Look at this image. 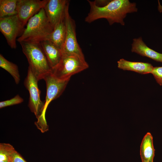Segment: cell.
Segmentation results:
<instances>
[{"label": "cell", "instance_id": "8fae6325", "mask_svg": "<svg viewBox=\"0 0 162 162\" xmlns=\"http://www.w3.org/2000/svg\"><path fill=\"white\" fill-rule=\"evenodd\" d=\"M40 43L53 70L58 65L62 58V50L47 40H43Z\"/></svg>", "mask_w": 162, "mask_h": 162}, {"label": "cell", "instance_id": "277c9868", "mask_svg": "<svg viewBox=\"0 0 162 162\" xmlns=\"http://www.w3.org/2000/svg\"><path fill=\"white\" fill-rule=\"evenodd\" d=\"M88 67L84 57L75 55H62L60 62L52 70V73L59 79L70 80L72 75L86 69Z\"/></svg>", "mask_w": 162, "mask_h": 162}, {"label": "cell", "instance_id": "d6986e66", "mask_svg": "<svg viewBox=\"0 0 162 162\" xmlns=\"http://www.w3.org/2000/svg\"><path fill=\"white\" fill-rule=\"evenodd\" d=\"M23 100V99L17 94L10 100L0 102V108L19 104L22 103Z\"/></svg>", "mask_w": 162, "mask_h": 162}, {"label": "cell", "instance_id": "ac0fdd59", "mask_svg": "<svg viewBox=\"0 0 162 162\" xmlns=\"http://www.w3.org/2000/svg\"><path fill=\"white\" fill-rule=\"evenodd\" d=\"M13 146L8 143L0 144V162H9L11 156L15 150Z\"/></svg>", "mask_w": 162, "mask_h": 162}, {"label": "cell", "instance_id": "9c48e42d", "mask_svg": "<svg viewBox=\"0 0 162 162\" xmlns=\"http://www.w3.org/2000/svg\"><path fill=\"white\" fill-rule=\"evenodd\" d=\"M48 0H18L17 15L24 26L32 17L44 8Z\"/></svg>", "mask_w": 162, "mask_h": 162}, {"label": "cell", "instance_id": "5b68a950", "mask_svg": "<svg viewBox=\"0 0 162 162\" xmlns=\"http://www.w3.org/2000/svg\"><path fill=\"white\" fill-rule=\"evenodd\" d=\"M38 80L28 66L27 76L24 81V85L29 94L28 106L38 119L42 114L45 102L40 99V91L38 86Z\"/></svg>", "mask_w": 162, "mask_h": 162}, {"label": "cell", "instance_id": "30bf717a", "mask_svg": "<svg viewBox=\"0 0 162 162\" xmlns=\"http://www.w3.org/2000/svg\"><path fill=\"white\" fill-rule=\"evenodd\" d=\"M69 2L67 0H48L44 9L54 28L65 17L66 10L69 8Z\"/></svg>", "mask_w": 162, "mask_h": 162}, {"label": "cell", "instance_id": "7c38bea8", "mask_svg": "<svg viewBox=\"0 0 162 162\" xmlns=\"http://www.w3.org/2000/svg\"><path fill=\"white\" fill-rule=\"evenodd\" d=\"M131 45L132 52L162 63V54L148 47L143 41L141 37L133 39Z\"/></svg>", "mask_w": 162, "mask_h": 162}, {"label": "cell", "instance_id": "9a60e30c", "mask_svg": "<svg viewBox=\"0 0 162 162\" xmlns=\"http://www.w3.org/2000/svg\"><path fill=\"white\" fill-rule=\"evenodd\" d=\"M65 17L54 28L52 32L46 39L50 41L61 50L64 43L66 34Z\"/></svg>", "mask_w": 162, "mask_h": 162}, {"label": "cell", "instance_id": "8992f818", "mask_svg": "<svg viewBox=\"0 0 162 162\" xmlns=\"http://www.w3.org/2000/svg\"><path fill=\"white\" fill-rule=\"evenodd\" d=\"M46 85V94L45 106L42 115L38 119L43 123L46 122L45 112L48 105L52 100L58 98L65 89L70 80H61L56 77L52 72L46 74L44 77Z\"/></svg>", "mask_w": 162, "mask_h": 162}, {"label": "cell", "instance_id": "6da1fadb", "mask_svg": "<svg viewBox=\"0 0 162 162\" xmlns=\"http://www.w3.org/2000/svg\"><path fill=\"white\" fill-rule=\"evenodd\" d=\"M88 2L90 10L85 21L88 23L104 18L110 25L116 23L124 26V20L127 14L137 11L136 4L131 3L128 0L110 1L106 5L101 7L97 6L93 1L88 0Z\"/></svg>", "mask_w": 162, "mask_h": 162}, {"label": "cell", "instance_id": "7402d4cb", "mask_svg": "<svg viewBox=\"0 0 162 162\" xmlns=\"http://www.w3.org/2000/svg\"><path fill=\"white\" fill-rule=\"evenodd\" d=\"M110 1L107 0H95L93 1L97 6L101 7L106 5Z\"/></svg>", "mask_w": 162, "mask_h": 162}, {"label": "cell", "instance_id": "5bb4252c", "mask_svg": "<svg viewBox=\"0 0 162 162\" xmlns=\"http://www.w3.org/2000/svg\"><path fill=\"white\" fill-rule=\"evenodd\" d=\"M154 152L152 136L150 132H147L143 137L140 146L142 162H153Z\"/></svg>", "mask_w": 162, "mask_h": 162}, {"label": "cell", "instance_id": "4fadbf2b", "mask_svg": "<svg viewBox=\"0 0 162 162\" xmlns=\"http://www.w3.org/2000/svg\"><path fill=\"white\" fill-rule=\"evenodd\" d=\"M118 67L123 70H130L141 74H152L154 67L148 63L131 62L123 58L117 62Z\"/></svg>", "mask_w": 162, "mask_h": 162}, {"label": "cell", "instance_id": "ffe728a7", "mask_svg": "<svg viewBox=\"0 0 162 162\" xmlns=\"http://www.w3.org/2000/svg\"><path fill=\"white\" fill-rule=\"evenodd\" d=\"M157 82L162 86V67H154L152 73Z\"/></svg>", "mask_w": 162, "mask_h": 162}, {"label": "cell", "instance_id": "e0dca14e", "mask_svg": "<svg viewBox=\"0 0 162 162\" xmlns=\"http://www.w3.org/2000/svg\"><path fill=\"white\" fill-rule=\"evenodd\" d=\"M0 67L10 74L16 84H19L20 81V76L17 66L8 60L1 54H0Z\"/></svg>", "mask_w": 162, "mask_h": 162}, {"label": "cell", "instance_id": "ba28073f", "mask_svg": "<svg viewBox=\"0 0 162 162\" xmlns=\"http://www.w3.org/2000/svg\"><path fill=\"white\" fill-rule=\"evenodd\" d=\"M66 34L62 49V55H75L84 57L76 38V25L74 20L69 14V8L66 11L65 17Z\"/></svg>", "mask_w": 162, "mask_h": 162}, {"label": "cell", "instance_id": "3957f363", "mask_svg": "<svg viewBox=\"0 0 162 162\" xmlns=\"http://www.w3.org/2000/svg\"><path fill=\"white\" fill-rule=\"evenodd\" d=\"M20 43L28 60L29 67L38 81L43 79L48 73L52 72V69L40 43L26 41Z\"/></svg>", "mask_w": 162, "mask_h": 162}, {"label": "cell", "instance_id": "7a4b0ae2", "mask_svg": "<svg viewBox=\"0 0 162 162\" xmlns=\"http://www.w3.org/2000/svg\"><path fill=\"white\" fill-rule=\"evenodd\" d=\"M53 29L43 8L28 20L26 27L17 40L19 43H40L46 40Z\"/></svg>", "mask_w": 162, "mask_h": 162}, {"label": "cell", "instance_id": "2e32d148", "mask_svg": "<svg viewBox=\"0 0 162 162\" xmlns=\"http://www.w3.org/2000/svg\"><path fill=\"white\" fill-rule=\"evenodd\" d=\"M18 0H0V18L15 15Z\"/></svg>", "mask_w": 162, "mask_h": 162}, {"label": "cell", "instance_id": "44dd1931", "mask_svg": "<svg viewBox=\"0 0 162 162\" xmlns=\"http://www.w3.org/2000/svg\"><path fill=\"white\" fill-rule=\"evenodd\" d=\"M9 162H27L21 155L15 150L12 154Z\"/></svg>", "mask_w": 162, "mask_h": 162}, {"label": "cell", "instance_id": "52a82bcc", "mask_svg": "<svg viewBox=\"0 0 162 162\" xmlns=\"http://www.w3.org/2000/svg\"><path fill=\"white\" fill-rule=\"evenodd\" d=\"M24 26L17 14L0 18V31L11 48H16V38Z\"/></svg>", "mask_w": 162, "mask_h": 162}]
</instances>
